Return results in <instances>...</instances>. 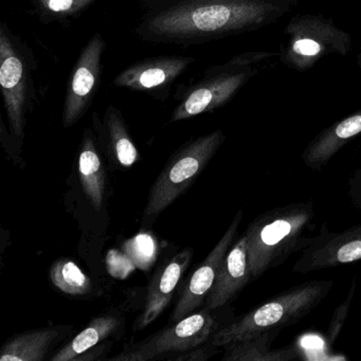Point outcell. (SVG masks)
I'll use <instances>...</instances> for the list:
<instances>
[{
    "label": "cell",
    "mask_w": 361,
    "mask_h": 361,
    "mask_svg": "<svg viewBox=\"0 0 361 361\" xmlns=\"http://www.w3.org/2000/svg\"><path fill=\"white\" fill-rule=\"evenodd\" d=\"M251 279L247 236H240L228 250L217 272L214 284L204 300V308L216 310L235 299Z\"/></svg>",
    "instance_id": "52a82bcc"
},
{
    "label": "cell",
    "mask_w": 361,
    "mask_h": 361,
    "mask_svg": "<svg viewBox=\"0 0 361 361\" xmlns=\"http://www.w3.org/2000/svg\"><path fill=\"white\" fill-rule=\"evenodd\" d=\"M124 250L141 269H149V266L155 262V240L147 234H140L126 242Z\"/></svg>",
    "instance_id": "ffe728a7"
},
{
    "label": "cell",
    "mask_w": 361,
    "mask_h": 361,
    "mask_svg": "<svg viewBox=\"0 0 361 361\" xmlns=\"http://www.w3.org/2000/svg\"><path fill=\"white\" fill-rule=\"evenodd\" d=\"M333 286V281H310L285 290L221 327L211 337L210 343L226 348L266 331L290 326L320 305Z\"/></svg>",
    "instance_id": "7a4b0ae2"
},
{
    "label": "cell",
    "mask_w": 361,
    "mask_h": 361,
    "mask_svg": "<svg viewBox=\"0 0 361 361\" xmlns=\"http://www.w3.org/2000/svg\"><path fill=\"white\" fill-rule=\"evenodd\" d=\"M280 331H269L255 337L226 346L225 361H290L300 358L293 346L271 350V343Z\"/></svg>",
    "instance_id": "4fadbf2b"
},
{
    "label": "cell",
    "mask_w": 361,
    "mask_h": 361,
    "mask_svg": "<svg viewBox=\"0 0 361 361\" xmlns=\"http://www.w3.org/2000/svg\"><path fill=\"white\" fill-rule=\"evenodd\" d=\"M92 0H44L46 7L52 12L69 13L87 6Z\"/></svg>",
    "instance_id": "7402d4cb"
},
{
    "label": "cell",
    "mask_w": 361,
    "mask_h": 361,
    "mask_svg": "<svg viewBox=\"0 0 361 361\" xmlns=\"http://www.w3.org/2000/svg\"><path fill=\"white\" fill-rule=\"evenodd\" d=\"M242 219L243 211L240 210L232 223L230 224L229 228L224 234L223 238L211 250L204 262H202V264L198 266L197 269L193 272L181 291L180 297H179L178 302H177L172 316H171V322H176V321L181 320L189 314H193L204 303L207 295H209L213 284H214L221 262L227 255L228 250L238 233V226H240Z\"/></svg>",
    "instance_id": "8992f818"
},
{
    "label": "cell",
    "mask_w": 361,
    "mask_h": 361,
    "mask_svg": "<svg viewBox=\"0 0 361 361\" xmlns=\"http://www.w3.org/2000/svg\"><path fill=\"white\" fill-rule=\"evenodd\" d=\"M219 329L216 317L204 308L202 312H193L176 321L149 339L113 357L111 360L149 361L161 358L162 355L169 353L185 352L206 343Z\"/></svg>",
    "instance_id": "277c9868"
},
{
    "label": "cell",
    "mask_w": 361,
    "mask_h": 361,
    "mask_svg": "<svg viewBox=\"0 0 361 361\" xmlns=\"http://www.w3.org/2000/svg\"><path fill=\"white\" fill-rule=\"evenodd\" d=\"M0 85L6 109L16 137L24 132V107L26 101V71L20 56L4 31L0 35Z\"/></svg>",
    "instance_id": "ba28073f"
},
{
    "label": "cell",
    "mask_w": 361,
    "mask_h": 361,
    "mask_svg": "<svg viewBox=\"0 0 361 361\" xmlns=\"http://www.w3.org/2000/svg\"><path fill=\"white\" fill-rule=\"evenodd\" d=\"M348 195L355 206L361 209V166H359L348 180Z\"/></svg>",
    "instance_id": "cb8c5ba5"
},
{
    "label": "cell",
    "mask_w": 361,
    "mask_h": 361,
    "mask_svg": "<svg viewBox=\"0 0 361 361\" xmlns=\"http://www.w3.org/2000/svg\"><path fill=\"white\" fill-rule=\"evenodd\" d=\"M79 175L84 193L94 210L100 211L104 200L105 172L92 139L84 140L79 156Z\"/></svg>",
    "instance_id": "e0dca14e"
},
{
    "label": "cell",
    "mask_w": 361,
    "mask_h": 361,
    "mask_svg": "<svg viewBox=\"0 0 361 361\" xmlns=\"http://www.w3.org/2000/svg\"><path fill=\"white\" fill-rule=\"evenodd\" d=\"M104 42L99 35L90 42L82 52L67 92L64 111V124L73 126L83 114L88 97L94 90L101 68V56Z\"/></svg>",
    "instance_id": "30bf717a"
},
{
    "label": "cell",
    "mask_w": 361,
    "mask_h": 361,
    "mask_svg": "<svg viewBox=\"0 0 361 361\" xmlns=\"http://www.w3.org/2000/svg\"><path fill=\"white\" fill-rule=\"evenodd\" d=\"M58 329H41L18 334L0 350V361H42L58 339Z\"/></svg>",
    "instance_id": "5bb4252c"
},
{
    "label": "cell",
    "mask_w": 361,
    "mask_h": 361,
    "mask_svg": "<svg viewBox=\"0 0 361 361\" xmlns=\"http://www.w3.org/2000/svg\"><path fill=\"white\" fill-rule=\"evenodd\" d=\"M223 141L221 132H215L177 152L154 183L145 216L153 219L172 204L204 172Z\"/></svg>",
    "instance_id": "3957f363"
},
{
    "label": "cell",
    "mask_w": 361,
    "mask_h": 361,
    "mask_svg": "<svg viewBox=\"0 0 361 361\" xmlns=\"http://www.w3.org/2000/svg\"><path fill=\"white\" fill-rule=\"evenodd\" d=\"M293 50L303 56H317L320 52V45L312 39H300L293 45Z\"/></svg>",
    "instance_id": "d4e9b609"
},
{
    "label": "cell",
    "mask_w": 361,
    "mask_h": 361,
    "mask_svg": "<svg viewBox=\"0 0 361 361\" xmlns=\"http://www.w3.org/2000/svg\"><path fill=\"white\" fill-rule=\"evenodd\" d=\"M361 133V114L340 122L319 137L304 152V164L312 170H321L329 164L333 156L343 147L346 141Z\"/></svg>",
    "instance_id": "7c38bea8"
},
{
    "label": "cell",
    "mask_w": 361,
    "mask_h": 361,
    "mask_svg": "<svg viewBox=\"0 0 361 361\" xmlns=\"http://www.w3.org/2000/svg\"><path fill=\"white\" fill-rule=\"evenodd\" d=\"M314 216L312 202H295L267 211L248 226L245 234L252 280L282 265L301 249Z\"/></svg>",
    "instance_id": "6da1fadb"
},
{
    "label": "cell",
    "mask_w": 361,
    "mask_h": 361,
    "mask_svg": "<svg viewBox=\"0 0 361 361\" xmlns=\"http://www.w3.org/2000/svg\"><path fill=\"white\" fill-rule=\"evenodd\" d=\"M216 346L212 345L210 343V346H197V348H191V350H185L183 352V354L178 355V356L173 357V360L176 361H204L209 360L213 355L216 354Z\"/></svg>",
    "instance_id": "603a6c76"
},
{
    "label": "cell",
    "mask_w": 361,
    "mask_h": 361,
    "mask_svg": "<svg viewBox=\"0 0 361 361\" xmlns=\"http://www.w3.org/2000/svg\"><path fill=\"white\" fill-rule=\"evenodd\" d=\"M185 59H162L137 65L122 73L116 79V85L134 90H149L168 84L189 64Z\"/></svg>",
    "instance_id": "8fae6325"
},
{
    "label": "cell",
    "mask_w": 361,
    "mask_h": 361,
    "mask_svg": "<svg viewBox=\"0 0 361 361\" xmlns=\"http://www.w3.org/2000/svg\"><path fill=\"white\" fill-rule=\"evenodd\" d=\"M120 319L113 314L96 317L66 345L52 356V361H73L75 357L98 345L115 333L120 326Z\"/></svg>",
    "instance_id": "2e32d148"
},
{
    "label": "cell",
    "mask_w": 361,
    "mask_h": 361,
    "mask_svg": "<svg viewBox=\"0 0 361 361\" xmlns=\"http://www.w3.org/2000/svg\"><path fill=\"white\" fill-rule=\"evenodd\" d=\"M192 257L193 250L185 249L177 253L152 279L147 288L145 306L135 323V329H145L164 312L174 295L175 289L178 286L179 281L187 271Z\"/></svg>",
    "instance_id": "9c48e42d"
},
{
    "label": "cell",
    "mask_w": 361,
    "mask_h": 361,
    "mask_svg": "<svg viewBox=\"0 0 361 361\" xmlns=\"http://www.w3.org/2000/svg\"><path fill=\"white\" fill-rule=\"evenodd\" d=\"M111 145L118 162L124 168H130L138 161V149L130 140L123 123L117 116L111 115L109 119Z\"/></svg>",
    "instance_id": "d6986e66"
},
{
    "label": "cell",
    "mask_w": 361,
    "mask_h": 361,
    "mask_svg": "<svg viewBox=\"0 0 361 361\" xmlns=\"http://www.w3.org/2000/svg\"><path fill=\"white\" fill-rule=\"evenodd\" d=\"M50 280L56 288L71 295H85L92 290V284L87 274L68 259L54 262L50 268Z\"/></svg>",
    "instance_id": "ac0fdd59"
},
{
    "label": "cell",
    "mask_w": 361,
    "mask_h": 361,
    "mask_svg": "<svg viewBox=\"0 0 361 361\" xmlns=\"http://www.w3.org/2000/svg\"><path fill=\"white\" fill-rule=\"evenodd\" d=\"M354 291L355 285H353V286L350 287V293H348L345 301L342 302V303L336 308L335 312H334L326 333V339L329 344L333 343V342L337 339L338 335H339L342 327H343L346 317H348V312H350V304H352L353 297H354Z\"/></svg>",
    "instance_id": "44dd1931"
},
{
    "label": "cell",
    "mask_w": 361,
    "mask_h": 361,
    "mask_svg": "<svg viewBox=\"0 0 361 361\" xmlns=\"http://www.w3.org/2000/svg\"><path fill=\"white\" fill-rule=\"evenodd\" d=\"M301 257L293 267L295 274H307L361 261V225L342 232L324 231L304 238Z\"/></svg>",
    "instance_id": "5b68a950"
},
{
    "label": "cell",
    "mask_w": 361,
    "mask_h": 361,
    "mask_svg": "<svg viewBox=\"0 0 361 361\" xmlns=\"http://www.w3.org/2000/svg\"><path fill=\"white\" fill-rule=\"evenodd\" d=\"M240 83V78L219 80L211 85L194 90L187 100L176 109L172 121H180L206 113L225 102Z\"/></svg>",
    "instance_id": "9a60e30c"
}]
</instances>
